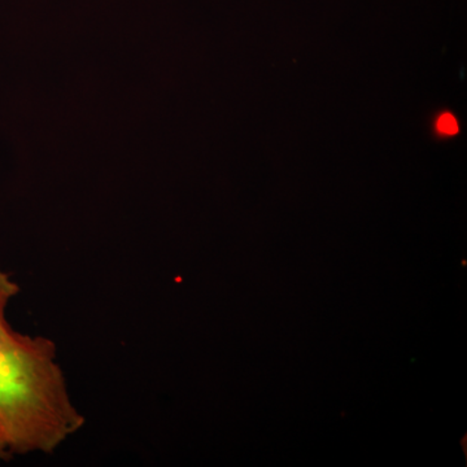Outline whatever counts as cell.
Listing matches in <instances>:
<instances>
[{"mask_svg": "<svg viewBox=\"0 0 467 467\" xmlns=\"http://www.w3.org/2000/svg\"><path fill=\"white\" fill-rule=\"evenodd\" d=\"M0 300V441L9 453H52L85 425L67 392L57 346L17 333Z\"/></svg>", "mask_w": 467, "mask_h": 467, "instance_id": "1", "label": "cell"}, {"mask_svg": "<svg viewBox=\"0 0 467 467\" xmlns=\"http://www.w3.org/2000/svg\"><path fill=\"white\" fill-rule=\"evenodd\" d=\"M18 292H20L18 285L12 281L11 276L0 270V300L9 303V300L16 296Z\"/></svg>", "mask_w": 467, "mask_h": 467, "instance_id": "2", "label": "cell"}, {"mask_svg": "<svg viewBox=\"0 0 467 467\" xmlns=\"http://www.w3.org/2000/svg\"><path fill=\"white\" fill-rule=\"evenodd\" d=\"M438 129L444 134H456L459 131V125L453 116L444 115L439 119Z\"/></svg>", "mask_w": 467, "mask_h": 467, "instance_id": "3", "label": "cell"}, {"mask_svg": "<svg viewBox=\"0 0 467 467\" xmlns=\"http://www.w3.org/2000/svg\"><path fill=\"white\" fill-rule=\"evenodd\" d=\"M9 453L7 448H5V442L0 441V460L5 459Z\"/></svg>", "mask_w": 467, "mask_h": 467, "instance_id": "4", "label": "cell"}]
</instances>
